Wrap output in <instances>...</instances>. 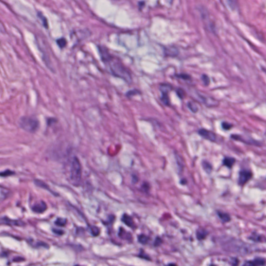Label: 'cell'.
<instances>
[{"mask_svg":"<svg viewBox=\"0 0 266 266\" xmlns=\"http://www.w3.org/2000/svg\"><path fill=\"white\" fill-rule=\"evenodd\" d=\"M98 49L102 61L111 74L123 80L127 83H131L132 81V73L119 58L111 54L104 46H98Z\"/></svg>","mask_w":266,"mask_h":266,"instance_id":"6da1fadb","label":"cell"},{"mask_svg":"<svg viewBox=\"0 0 266 266\" xmlns=\"http://www.w3.org/2000/svg\"><path fill=\"white\" fill-rule=\"evenodd\" d=\"M82 171L80 162L78 158H73L70 168V178L71 183L75 186H78L81 183Z\"/></svg>","mask_w":266,"mask_h":266,"instance_id":"7a4b0ae2","label":"cell"},{"mask_svg":"<svg viewBox=\"0 0 266 266\" xmlns=\"http://www.w3.org/2000/svg\"><path fill=\"white\" fill-rule=\"evenodd\" d=\"M19 125L26 132L34 133L38 130L39 122L37 118L30 116H23L20 118Z\"/></svg>","mask_w":266,"mask_h":266,"instance_id":"3957f363","label":"cell"},{"mask_svg":"<svg viewBox=\"0 0 266 266\" xmlns=\"http://www.w3.org/2000/svg\"><path fill=\"white\" fill-rule=\"evenodd\" d=\"M173 86L169 84L163 83L160 84L159 86V90L161 93V96L160 99L162 102L165 106H170V99H169V92L172 91Z\"/></svg>","mask_w":266,"mask_h":266,"instance_id":"277c9868","label":"cell"},{"mask_svg":"<svg viewBox=\"0 0 266 266\" xmlns=\"http://www.w3.org/2000/svg\"><path fill=\"white\" fill-rule=\"evenodd\" d=\"M253 176L252 173L250 170L246 169H241L240 171L238 178V184L240 186L245 185L252 178Z\"/></svg>","mask_w":266,"mask_h":266,"instance_id":"5b68a950","label":"cell"},{"mask_svg":"<svg viewBox=\"0 0 266 266\" xmlns=\"http://www.w3.org/2000/svg\"><path fill=\"white\" fill-rule=\"evenodd\" d=\"M230 137L234 140L239 141L242 143H244L245 144L249 145L258 146L261 143L258 141L253 139L252 138H246V137L245 138V137L242 136V135H240L232 134Z\"/></svg>","mask_w":266,"mask_h":266,"instance_id":"8992f818","label":"cell"},{"mask_svg":"<svg viewBox=\"0 0 266 266\" xmlns=\"http://www.w3.org/2000/svg\"><path fill=\"white\" fill-rule=\"evenodd\" d=\"M198 134L200 136L205 139L208 140L212 142L216 141V135L214 132L205 129H201L198 131Z\"/></svg>","mask_w":266,"mask_h":266,"instance_id":"52a82bcc","label":"cell"},{"mask_svg":"<svg viewBox=\"0 0 266 266\" xmlns=\"http://www.w3.org/2000/svg\"><path fill=\"white\" fill-rule=\"evenodd\" d=\"M265 259L261 257H257L252 261H247L243 265L245 266H264L265 265Z\"/></svg>","mask_w":266,"mask_h":266,"instance_id":"ba28073f","label":"cell"},{"mask_svg":"<svg viewBox=\"0 0 266 266\" xmlns=\"http://www.w3.org/2000/svg\"><path fill=\"white\" fill-rule=\"evenodd\" d=\"M47 209V205L44 201H41L35 204L32 207L33 212L37 213H42Z\"/></svg>","mask_w":266,"mask_h":266,"instance_id":"9c48e42d","label":"cell"},{"mask_svg":"<svg viewBox=\"0 0 266 266\" xmlns=\"http://www.w3.org/2000/svg\"><path fill=\"white\" fill-rule=\"evenodd\" d=\"M1 221L3 222V223L7 224L8 225L20 226H20H24V223L22 221L11 219L7 217L3 218L1 219Z\"/></svg>","mask_w":266,"mask_h":266,"instance_id":"30bf717a","label":"cell"},{"mask_svg":"<svg viewBox=\"0 0 266 266\" xmlns=\"http://www.w3.org/2000/svg\"><path fill=\"white\" fill-rule=\"evenodd\" d=\"M122 221L127 226L132 228H135V225L134 221L132 217H131L129 215L124 214L122 217Z\"/></svg>","mask_w":266,"mask_h":266,"instance_id":"8fae6325","label":"cell"},{"mask_svg":"<svg viewBox=\"0 0 266 266\" xmlns=\"http://www.w3.org/2000/svg\"><path fill=\"white\" fill-rule=\"evenodd\" d=\"M208 234V231L205 229L199 228L196 230V237L197 239L201 241L205 239Z\"/></svg>","mask_w":266,"mask_h":266,"instance_id":"7c38bea8","label":"cell"},{"mask_svg":"<svg viewBox=\"0 0 266 266\" xmlns=\"http://www.w3.org/2000/svg\"><path fill=\"white\" fill-rule=\"evenodd\" d=\"M236 162V159L233 157H229L226 156L224 158L223 160V165L228 167L229 169H231L234 166V164Z\"/></svg>","mask_w":266,"mask_h":266,"instance_id":"4fadbf2b","label":"cell"},{"mask_svg":"<svg viewBox=\"0 0 266 266\" xmlns=\"http://www.w3.org/2000/svg\"><path fill=\"white\" fill-rule=\"evenodd\" d=\"M164 53L167 56L174 57L177 55L178 52L177 49L175 47H167L165 49Z\"/></svg>","mask_w":266,"mask_h":266,"instance_id":"5bb4252c","label":"cell"},{"mask_svg":"<svg viewBox=\"0 0 266 266\" xmlns=\"http://www.w3.org/2000/svg\"><path fill=\"white\" fill-rule=\"evenodd\" d=\"M217 215L218 217L221 219V221H222L223 223H228L230 221H231V217L230 215L226 213L222 212L221 211L217 212Z\"/></svg>","mask_w":266,"mask_h":266,"instance_id":"9a60e30c","label":"cell"},{"mask_svg":"<svg viewBox=\"0 0 266 266\" xmlns=\"http://www.w3.org/2000/svg\"><path fill=\"white\" fill-rule=\"evenodd\" d=\"M118 236L124 240H129L131 239L132 238V235L129 234V232L125 231L123 228H121L120 229Z\"/></svg>","mask_w":266,"mask_h":266,"instance_id":"2e32d148","label":"cell"},{"mask_svg":"<svg viewBox=\"0 0 266 266\" xmlns=\"http://www.w3.org/2000/svg\"><path fill=\"white\" fill-rule=\"evenodd\" d=\"M202 165L205 172L207 174H210L212 171V166L208 162L203 161L202 163Z\"/></svg>","mask_w":266,"mask_h":266,"instance_id":"e0dca14e","label":"cell"},{"mask_svg":"<svg viewBox=\"0 0 266 266\" xmlns=\"http://www.w3.org/2000/svg\"><path fill=\"white\" fill-rule=\"evenodd\" d=\"M35 183L36 185L40 187V188H42L44 189H46V190H47L49 191H51L50 190V189L49 188V187L48 185H47L44 182H43V181L42 180H39V179H36V180H35Z\"/></svg>","mask_w":266,"mask_h":266,"instance_id":"ac0fdd59","label":"cell"},{"mask_svg":"<svg viewBox=\"0 0 266 266\" xmlns=\"http://www.w3.org/2000/svg\"><path fill=\"white\" fill-rule=\"evenodd\" d=\"M250 239L254 241V242H263V239H262V236L261 235H259V234H256L255 232L253 233L250 236Z\"/></svg>","mask_w":266,"mask_h":266,"instance_id":"d6986e66","label":"cell"},{"mask_svg":"<svg viewBox=\"0 0 266 266\" xmlns=\"http://www.w3.org/2000/svg\"><path fill=\"white\" fill-rule=\"evenodd\" d=\"M187 107L194 113H196L198 111V110H199L198 107L194 102H188Z\"/></svg>","mask_w":266,"mask_h":266,"instance_id":"ffe728a7","label":"cell"},{"mask_svg":"<svg viewBox=\"0 0 266 266\" xmlns=\"http://www.w3.org/2000/svg\"><path fill=\"white\" fill-rule=\"evenodd\" d=\"M176 78L182 79L183 80L188 81L191 79V76L188 74L186 73H180V74H176L175 75Z\"/></svg>","mask_w":266,"mask_h":266,"instance_id":"44dd1931","label":"cell"},{"mask_svg":"<svg viewBox=\"0 0 266 266\" xmlns=\"http://www.w3.org/2000/svg\"><path fill=\"white\" fill-rule=\"evenodd\" d=\"M56 43L60 49H64L67 45V41L65 38H62L58 39L56 41Z\"/></svg>","mask_w":266,"mask_h":266,"instance_id":"7402d4cb","label":"cell"},{"mask_svg":"<svg viewBox=\"0 0 266 266\" xmlns=\"http://www.w3.org/2000/svg\"><path fill=\"white\" fill-rule=\"evenodd\" d=\"M149 238L145 234H140L138 237V241L142 244H146L149 241Z\"/></svg>","mask_w":266,"mask_h":266,"instance_id":"603a6c76","label":"cell"},{"mask_svg":"<svg viewBox=\"0 0 266 266\" xmlns=\"http://www.w3.org/2000/svg\"><path fill=\"white\" fill-rule=\"evenodd\" d=\"M201 80L202 82L205 86H208L210 84V79L208 75L205 74H203L201 76Z\"/></svg>","mask_w":266,"mask_h":266,"instance_id":"cb8c5ba5","label":"cell"},{"mask_svg":"<svg viewBox=\"0 0 266 266\" xmlns=\"http://www.w3.org/2000/svg\"><path fill=\"white\" fill-rule=\"evenodd\" d=\"M55 223L56 225L57 226L62 227V226L66 225V224L67 223V219H65V218H58L57 219V220Z\"/></svg>","mask_w":266,"mask_h":266,"instance_id":"d4e9b609","label":"cell"},{"mask_svg":"<svg viewBox=\"0 0 266 266\" xmlns=\"http://www.w3.org/2000/svg\"><path fill=\"white\" fill-rule=\"evenodd\" d=\"M90 230L91 232V234L94 236V237H97L100 234L99 229L96 226H92L90 228Z\"/></svg>","mask_w":266,"mask_h":266,"instance_id":"484cf974","label":"cell"},{"mask_svg":"<svg viewBox=\"0 0 266 266\" xmlns=\"http://www.w3.org/2000/svg\"><path fill=\"white\" fill-rule=\"evenodd\" d=\"M176 94L177 95L178 97H179L181 99H183L184 97L185 96V92L183 90V89H181V88H178L176 90Z\"/></svg>","mask_w":266,"mask_h":266,"instance_id":"4316f807","label":"cell"},{"mask_svg":"<svg viewBox=\"0 0 266 266\" xmlns=\"http://www.w3.org/2000/svg\"><path fill=\"white\" fill-rule=\"evenodd\" d=\"M38 16L42 20L43 26L45 27L46 28H48V22L45 17L42 14L40 13H38Z\"/></svg>","mask_w":266,"mask_h":266,"instance_id":"83f0119b","label":"cell"},{"mask_svg":"<svg viewBox=\"0 0 266 266\" xmlns=\"http://www.w3.org/2000/svg\"><path fill=\"white\" fill-rule=\"evenodd\" d=\"M232 124L229 123L228 122H223L221 123V127L223 129L225 130V131H229L232 128Z\"/></svg>","mask_w":266,"mask_h":266,"instance_id":"f1b7e54d","label":"cell"},{"mask_svg":"<svg viewBox=\"0 0 266 266\" xmlns=\"http://www.w3.org/2000/svg\"><path fill=\"white\" fill-rule=\"evenodd\" d=\"M139 94V91L135 89L134 90H131V91H127V93L126 95H127V97H128V98H130V97H132V96H133L137 95Z\"/></svg>","mask_w":266,"mask_h":266,"instance_id":"f546056e","label":"cell"},{"mask_svg":"<svg viewBox=\"0 0 266 266\" xmlns=\"http://www.w3.org/2000/svg\"><path fill=\"white\" fill-rule=\"evenodd\" d=\"M14 174V173L13 171H11V170H6L5 171L0 173V176L2 177H7V176H11Z\"/></svg>","mask_w":266,"mask_h":266,"instance_id":"4dcf8cb0","label":"cell"},{"mask_svg":"<svg viewBox=\"0 0 266 266\" xmlns=\"http://www.w3.org/2000/svg\"><path fill=\"white\" fill-rule=\"evenodd\" d=\"M162 243V240L161 238H160L159 237L156 238V240L154 241V246H159Z\"/></svg>","mask_w":266,"mask_h":266,"instance_id":"1f68e13d","label":"cell"},{"mask_svg":"<svg viewBox=\"0 0 266 266\" xmlns=\"http://www.w3.org/2000/svg\"><path fill=\"white\" fill-rule=\"evenodd\" d=\"M53 232H54L55 234H58V235H62V234H63L64 233V232L62 231V230H59V229H53Z\"/></svg>","mask_w":266,"mask_h":266,"instance_id":"d6a6232c","label":"cell"}]
</instances>
